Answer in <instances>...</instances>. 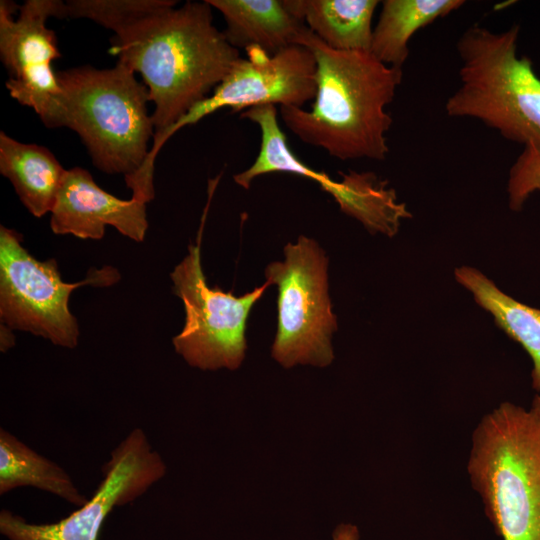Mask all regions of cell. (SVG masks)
Listing matches in <instances>:
<instances>
[{
    "label": "cell",
    "mask_w": 540,
    "mask_h": 540,
    "mask_svg": "<svg viewBox=\"0 0 540 540\" xmlns=\"http://www.w3.org/2000/svg\"><path fill=\"white\" fill-rule=\"evenodd\" d=\"M69 0L62 18H86L113 32L109 52L138 72L154 105L155 134L207 98L241 57L213 23L204 0Z\"/></svg>",
    "instance_id": "obj_1"
},
{
    "label": "cell",
    "mask_w": 540,
    "mask_h": 540,
    "mask_svg": "<svg viewBox=\"0 0 540 540\" xmlns=\"http://www.w3.org/2000/svg\"><path fill=\"white\" fill-rule=\"evenodd\" d=\"M298 45L315 58L316 93L308 110L280 107L285 126L339 160H384L393 122L386 107L402 82V69L383 64L369 51L334 50L307 26Z\"/></svg>",
    "instance_id": "obj_2"
},
{
    "label": "cell",
    "mask_w": 540,
    "mask_h": 540,
    "mask_svg": "<svg viewBox=\"0 0 540 540\" xmlns=\"http://www.w3.org/2000/svg\"><path fill=\"white\" fill-rule=\"evenodd\" d=\"M467 471L502 540H540V421L530 409L503 402L484 415Z\"/></svg>",
    "instance_id": "obj_3"
},
{
    "label": "cell",
    "mask_w": 540,
    "mask_h": 540,
    "mask_svg": "<svg viewBox=\"0 0 540 540\" xmlns=\"http://www.w3.org/2000/svg\"><path fill=\"white\" fill-rule=\"evenodd\" d=\"M61 88L60 127L75 131L93 164L122 174L125 183L143 167L155 133L149 92L121 63L112 68L81 66L57 72Z\"/></svg>",
    "instance_id": "obj_4"
},
{
    "label": "cell",
    "mask_w": 540,
    "mask_h": 540,
    "mask_svg": "<svg viewBox=\"0 0 540 540\" xmlns=\"http://www.w3.org/2000/svg\"><path fill=\"white\" fill-rule=\"evenodd\" d=\"M520 27L503 32L473 25L459 38L460 86L447 99L449 117H469L505 139L540 150V78L517 56Z\"/></svg>",
    "instance_id": "obj_5"
},
{
    "label": "cell",
    "mask_w": 540,
    "mask_h": 540,
    "mask_svg": "<svg viewBox=\"0 0 540 540\" xmlns=\"http://www.w3.org/2000/svg\"><path fill=\"white\" fill-rule=\"evenodd\" d=\"M328 258L318 243L304 235L284 247V260L265 269L275 285L277 330L272 357L283 367L309 364L326 367L334 359L331 339L337 330L328 293Z\"/></svg>",
    "instance_id": "obj_6"
},
{
    "label": "cell",
    "mask_w": 540,
    "mask_h": 540,
    "mask_svg": "<svg viewBox=\"0 0 540 540\" xmlns=\"http://www.w3.org/2000/svg\"><path fill=\"white\" fill-rule=\"evenodd\" d=\"M117 269H91L85 280L65 283L54 259L39 261L21 244V236L0 227V317L12 330L30 332L64 348L78 345L79 327L69 310L72 291L80 286H111Z\"/></svg>",
    "instance_id": "obj_7"
},
{
    "label": "cell",
    "mask_w": 540,
    "mask_h": 540,
    "mask_svg": "<svg viewBox=\"0 0 540 540\" xmlns=\"http://www.w3.org/2000/svg\"><path fill=\"white\" fill-rule=\"evenodd\" d=\"M197 244L175 266L172 291L184 304L185 324L173 337L175 351L192 367L202 370L237 369L244 360L247 321L251 309L270 286L267 282L242 296L207 284Z\"/></svg>",
    "instance_id": "obj_8"
},
{
    "label": "cell",
    "mask_w": 540,
    "mask_h": 540,
    "mask_svg": "<svg viewBox=\"0 0 540 540\" xmlns=\"http://www.w3.org/2000/svg\"><path fill=\"white\" fill-rule=\"evenodd\" d=\"M229 73L204 100L194 105L173 125L153 136L148 157L139 178L153 181L156 157L178 130L194 125L204 117L224 108L245 111L262 105L299 107L313 101L316 93V62L312 52L293 45L270 55L259 47L247 49Z\"/></svg>",
    "instance_id": "obj_9"
},
{
    "label": "cell",
    "mask_w": 540,
    "mask_h": 540,
    "mask_svg": "<svg viewBox=\"0 0 540 540\" xmlns=\"http://www.w3.org/2000/svg\"><path fill=\"white\" fill-rule=\"evenodd\" d=\"M241 118L255 123L260 130V148L254 162L244 171L233 176L234 182L249 189L252 181L270 173H289L310 179L330 194L340 210L359 221L371 234L394 237L405 219L412 213L404 202L398 200L396 191L388 181L373 172L347 173L335 181L301 161L288 145L287 137L277 120L275 105H262L241 112Z\"/></svg>",
    "instance_id": "obj_10"
},
{
    "label": "cell",
    "mask_w": 540,
    "mask_h": 540,
    "mask_svg": "<svg viewBox=\"0 0 540 540\" xmlns=\"http://www.w3.org/2000/svg\"><path fill=\"white\" fill-rule=\"evenodd\" d=\"M59 0L0 1V57L9 73L10 96L32 108L45 126L60 127L61 88L53 62L61 57L50 17L60 18Z\"/></svg>",
    "instance_id": "obj_11"
},
{
    "label": "cell",
    "mask_w": 540,
    "mask_h": 540,
    "mask_svg": "<svg viewBox=\"0 0 540 540\" xmlns=\"http://www.w3.org/2000/svg\"><path fill=\"white\" fill-rule=\"evenodd\" d=\"M165 473L161 456L136 428L112 451L94 495L76 511L57 522L36 524L2 510L0 532L8 540H97L115 507L140 497Z\"/></svg>",
    "instance_id": "obj_12"
},
{
    "label": "cell",
    "mask_w": 540,
    "mask_h": 540,
    "mask_svg": "<svg viewBox=\"0 0 540 540\" xmlns=\"http://www.w3.org/2000/svg\"><path fill=\"white\" fill-rule=\"evenodd\" d=\"M146 204L133 197L117 198L100 188L86 169L74 167L65 172L50 227L55 234L99 240L110 225L141 242L148 229Z\"/></svg>",
    "instance_id": "obj_13"
},
{
    "label": "cell",
    "mask_w": 540,
    "mask_h": 540,
    "mask_svg": "<svg viewBox=\"0 0 540 540\" xmlns=\"http://www.w3.org/2000/svg\"><path fill=\"white\" fill-rule=\"evenodd\" d=\"M226 23L223 31L236 49L256 46L270 55L298 45L305 23L287 0H206Z\"/></svg>",
    "instance_id": "obj_14"
},
{
    "label": "cell",
    "mask_w": 540,
    "mask_h": 540,
    "mask_svg": "<svg viewBox=\"0 0 540 540\" xmlns=\"http://www.w3.org/2000/svg\"><path fill=\"white\" fill-rule=\"evenodd\" d=\"M0 172L27 210L41 217L51 213L66 170L46 147L19 142L1 131Z\"/></svg>",
    "instance_id": "obj_15"
},
{
    "label": "cell",
    "mask_w": 540,
    "mask_h": 540,
    "mask_svg": "<svg viewBox=\"0 0 540 540\" xmlns=\"http://www.w3.org/2000/svg\"><path fill=\"white\" fill-rule=\"evenodd\" d=\"M455 280L468 290L474 301L494 319L495 324L522 346L532 360V387L540 392V309L526 305L503 292L479 269L460 266Z\"/></svg>",
    "instance_id": "obj_16"
},
{
    "label": "cell",
    "mask_w": 540,
    "mask_h": 540,
    "mask_svg": "<svg viewBox=\"0 0 540 540\" xmlns=\"http://www.w3.org/2000/svg\"><path fill=\"white\" fill-rule=\"evenodd\" d=\"M309 30L334 50L369 51L377 0H287Z\"/></svg>",
    "instance_id": "obj_17"
},
{
    "label": "cell",
    "mask_w": 540,
    "mask_h": 540,
    "mask_svg": "<svg viewBox=\"0 0 540 540\" xmlns=\"http://www.w3.org/2000/svg\"><path fill=\"white\" fill-rule=\"evenodd\" d=\"M462 0H384L373 28L370 52L385 65L402 69L409 41L419 29L464 5Z\"/></svg>",
    "instance_id": "obj_18"
},
{
    "label": "cell",
    "mask_w": 540,
    "mask_h": 540,
    "mask_svg": "<svg viewBox=\"0 0 540 540\" xmlns=\"http://www.w3.org/2000/svg\"><path fill=\"white\" fill-rule=\"evenodd\" d=\"M30 486L82 506L88 501L68 473L5 429L0 430V494Z\"/></svg>",
    "instance_id": "obj_19"
},
{
    "label": "cell",
    "mask_w": 540,
    "mask_h": 540,
    "mask_svg": "<svg viewBox=\"0 0 540 540\" xmlns=\"http://www.w3.org/2000/svg\"><path fill=\"white\" fill-rule=\"evenodd\" d=\"M536 191H540V150L527 144L509 171V208L515 212L521 211L527 199Z\"/></svg>",
    "instance_id": "obj_20"
},
{
    "label": "cell",
    "mask_w": 540,
    "mask_h": 540,
    "mask_svg": "<svg viewBox=\"0 0 540 540\" xmlns=\"http://www.w3.org/2000/svg\"><path fill=\"white\" fill-rule=\"evenodd\" d=\"M359 530L353 524H341L333 532L332 540H359Z\"/></svg>",
    "instance_id": "obj_21"
},
{
    "label": "cell",
    "mask_w": 540,
    "mask_h": 540,
    "mask_svg": "<svg viewBox=\"0 0 540 540\" xmlns=\"http://www.w3.org/2000/svg\"><path fill=\"white\" fill-rule=\"evenodd\" d=\"M0 332V349L2 352H6L14 346L15 337L12 333V329L2 323Z\"/></svg>",
    "instance_id": "obj_22"
},
{
    "label": "cell",
    "mask_w": 540,
    "mask_h": 540,
    "mask_svg": "<svg viewBox=\"0 0 540 540\" xmlns=\"http://www.w3.org/2000/svg\"><path fill=\"white\" fill-rule=\"evenodd\" d=\"M530 410L540 421V392L535 395Z\"/></svg>",
    "instance_id": "obj_23"
}]
</instances>
